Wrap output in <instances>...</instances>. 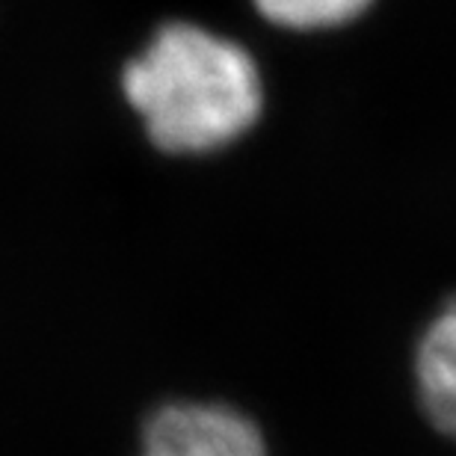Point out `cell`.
I'll use <instances>...</instances> for the list:
<instances>
[{
	"mask_svg": "<svg viewBox=\"0 0 456 456\" xmlns=\"http://www.w3.org/2000/svg\"><path fill=\"white\" fill-rule=\"evenodd\" d=\"M136 456H270L255 418L223 400H169L145 418Z\"/></svg>",
	"mask_w": 456,
	"mask_h": 456,
	"instance_id": "cell-2",
	"label": "cell"
},
{
	"mask_svg": "<svg viewBox=\"0 0 456 456\" xmlns=\"http://www.w3.org/2000/svg\"><path fill=\"white\" fill-rule=\"evenodd\" d=\"M377 0H252L264 21L288 33H326L359 21Z\"/></svg>",
	"mask_w": 456,
	"mask_h": 456,
	"instance_id": "cell-4",
	"label": "cell"
},
{
	"mask_svg": "<svg viewBox=\"0 0 456 456\" xmlns=\"http://www.w3.org/2000/svg\"><path fill=\"white\" fill-rule=\"evenodd\" d=\"M412 379L427 424L456 439V297H451L418 335Z\"/></svg>",
	"mask_w": 456,
	"mask_h": 456,
	"instance_id": "cell-3",
	"label": "cell"
},
{
	"mask_svg": "<svg viewBox=\"0 0 456 456\" xmlns=\"http://www.w3.org/2000/svg\"><path fill=\"white\" fill-rule=\"evenodd\" d=\"M145 140L169 158H205L240 142L267 104L261 66L243 42L199 21H167L118 75Z\"/></svg>",
	"mask_w": 456,
	"mask_h": 456,
	"instance_id": "cell-1",
	"label": "cell"
}]
</instances>
